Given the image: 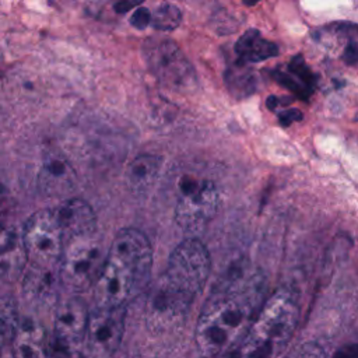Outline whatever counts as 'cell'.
Instances as JSON below:
<instances>
[{
	"instance_id": "15",
	"label": "cell",
	"mask_w": 358,
	"mask_h": 358,
	"mask_svg": "<svg viewBox=\"0 0 358 358\" xmlns=\"http://www.w3.org/2000/svg\"><path fill=\"white\" fill-rule=\"evenodd\" d=\"M76 183V173L71 165L62 157H48L39 171L38 185L48 196L67 194Z\"/></svg>"
},
{
	"instance_id": "11",
	"label": "cell",
	"mask_w": 358,
	"mask_h": 358,
	"mask_svg": "<svg viewBox=\"0 0 358 358\" xmlns=\"http://www.w3.org/2000/svg\"><path fill=\"white\" fill-rule=\"evenodd\" d=\"M126 309L122 308H96L90 313L87 326V345L103 352L113 354L120 345L124 333Z\"/></svg>"
},
{
	"instance_id": "14",
	"label": "cell",
	"mask_w": 358,
	"mask_h": 358,
	"mask_svg": "<svg viewBox=\"0 0 358 358\" xmlns=\"http://www.w3.org/2000/svg\"><path fill=\"white\" fill-rule=\"evenodd\" d=\"M27 253L21 234L11 228L0 231V278L13 282L22 275L27 264Z\"/></svg>"
},
{
	"instance_id": "16",
	"label": "cell",
	"mask_w": 358,
	"mask_h": 358,
	"mask_svg": "<svg viewBox=\"0 0 358 358\" xmlns=\"http://www.w3.org/2000/svg\"><path fill=\"white\" fill-rule=\"evenodd\" d=\"M55 270H42L31 267L24 277V296L36 306H52L57 299Z\"/></svg>"
},
{
	"instance_id": "29",
	"label": "cell",
	"mask_w": 358,
	"mask_h": 358,
	"mask_svg": "<svg viewBox=\"0 0 358 358\" xmlns=\"http://www.w3.org/2000/svg\"><path fill=\"white\" fill-rule=\"evenodd\" d=\"M333 358H358V345H348L340 350Z\"/></svg>"
},
{
	"instance_id": "8",
	"label": "cell",
	"mask_w": 358,
	"mask_h": 358,
	"mask_svg": "<svg viewBox=\"0 0 358 358\" xmlns=\"http://www.w3.org/2000/svg\"><path fill=\"white\" fill-rule=\"evenodd\" d=\"M193 299L161 275L147 301L145 322L148 329L164 331L178 326L186 317Z\"/></svg>"
},
{
	"instance_id": "4",
	"label": "cell",
	"mask_w": 358,
	"mask_h": 358,
	"mask_svg": "<svg viewBox=\"0 0 358 358\" xmlns=\"http://www.w3.org/2000/svg\"><path fill=\"white\" fill-rule=\"evenodd\" d=\"M22 245L31 267L55 270L64 250V241L56 217L50 210L32 214L21 232Z\"/></svg>"
},
{
	"instance_id": "9",
	"label": "cell",
	"mask_w": 358,
	"mask_h": 358,
	"mask_svg": "<svg viewBox=\"0 0 358 358\" xmlns=\"http://www.w3.org/2000/svg\"><path fill=\"white\" fill-rule=\"evenodd\" d=\"M106 259L127 268L145 285L152 264V252L147 236L134 228L120 229L109 248Z\"/></svg>"
},
{
	"instance_id": "23",
	"label": "cell",
	"mask_w": 358,
	"mask_h": 358,
	"mask_svg": "<svg viewBox=\"0 0 358 358\" xmlns=\"http://www.w3.org/2000/svg\"><path fill=\"white\" fill-rule=\"evenodd\" d=\"M182 20L180 10L169 3H164L151 13V25L158 31H172L175 29Z\"/></svg>"
},
{
	"instance_id": "13",
	"label": "cell",
	"mask_w": 358,
	"mask_h": 358,
	"mask_svg": "<svg viewBox=\"0 0 358 358\" xmlns=\"http://www.w3.org/2000/svg\"><path fill=\"white\" fill-rule=\"evenodd\" d=\"M88 308L80 298H70L57 305L55 312V334L64 344H73L83 340L88 326Z\"/></svg>"
},
{
	"instance_id": "28",
	"label": "cell",
	"mask_w": 358,
	"mask_h": 358,
	"mask_svg": "<svg viewBox=\"0 0 358 358\" xmlns=\"http://www.w3.org/2000/svg\"><path fill=\"white\" fill-rule=\"evenodd\" d=\"M280 122L284 123V124H289L291 122H295V120H299L302 117L301 112L298 109H288V110H282L280 113Z\"/></svg>"
},
{
	"instance_id": "2",
	"label": "cell",
	"mask_w": 358,
	"mask_h": 358,
	"mask_svg": "<svg viewBox=\"0 0 358 358\" xmlns=\"http://www.w3.org/2000/svg\"><path fill=\"white\" fill-rule=\"evenodd\" d=\"M298 316L299 308L294 292L278 289L262 305L229 358H277L291 340Z\"/></svg>"
},
{
	"instance_id": "10",
	"label": "cell",
	"mask_w": 358,
	"mask_h": 358,
	"mask_svg": "<svg viewBox=\"0 0 358 358\" xmlns=\"http://www.w3.org/2000/svg\"><path fill=\"white\" fill-rule=\"evenodd\" d=\"M144 285L127 268L106 259L105 266L94 284L96 308H122L138 294Z\"/></svg>"
},
{
	"instance_id": "3",
	"label": "cell",
	"mask_w": 358,
	"mask_h": 358,
	"mask_svg": "<svg viewBox=\"0 0 358 358\" xmlns=\"http://www.w3.org/2000/svg\"><path fill=\"white\" fill-rule=\"evenodd\" d=\"M218 200V189L211 180L182 178L175 207L176 224L190 238H196L214 218Z\"/></svg>"
},
{
	"instance_id": "6",
	"label": "cell",
	"mask_w": 358,
	"mask_h": 358,
	"mask_svg": "<svg viewBox=\"0 0 358 358\" xmlns=\"http://www.w3.org/2000/svg\"><path fill=\"white\" fill-rule=\"evenodd\" d=\"M60 263L59 278L73 291H85L98 280L106 256L94 236L80 238L66 243Z\"/></svg>"
},
{
	"instance_id": "5",
	"label": "cell",
	"mask_w": 358,
	"mask_h": 358,
	"mask_svg": "<svg viewBox=\"0 0 358 358\" xmlns=\"http://www.w3.org/2000/svg\"><path fill=\"white\" fill-rule=\"evenodd\" d=\"M210 267V256L203 242L189 236L173 249L162 275L172 285L194 298L203 289Z\"/></svg>"
},
{
	"instance_id": "24",
	"label": "cell",
	"mask_w": 358,
	"mask_h": 358,
	"mask_svg": "<svg viewBox=\"0 0 358 358\" xmlns=\"http://www.w3.org/2000/svg\"><path fill=\"white\" fill-rule=\"evenodd\" d=\"M130 22L137 29H144L145 27H148L151 24V13L147 8L140 7V8L134 10V13L131 14Z\"/></svg>"
},
{
	"instance_id": "12",
	"label": "cell",
	"mask_w": 358,
	"mask_h": 358,
	"mask_svg": "<svg viewBox=\"0 0 358 358\" xmlns=\"http://www.w3.org/2000/svg\"><path fill=\"white\" fill-rule=\"evenodd\" d=\"M60 228L64 245L80 239L94 236L96 217L91 206L80 199H69L53 211Z\"/></svg>"
},
{
	"instance_id": "30",
	"label": "cell",
	"mask_w": 358,
	"mask_h": 358,
	"mask_svg": "<svg viewBox=\"0 0 358 358\" xmlns=\"http://www.w3.org/2000/svg\"><path fill=\"white\" fill-rule=\"evenodd\" d=\"M134 6H136L134 3H119V4L116 6V8H117V11L124 13V11H127V8H131V7H134Z\"/></svg>"
},
{
	"instance_id": "17",
	"label": "cell",
	"mask_w": 358,
	"mask_h": 358,
	"mask_svg": "<svg viewBox=\"0 0 358 358\" xmlns=\"http://www.w3.org/2000/svg\"><path fill=\"white\" fill-rule=\"evenodd\" d=\"M161 168V158L150 154L136 157L127 166L124 179L127 187L136 193L143 194L151 189Z\"/></svg>"
},
{
	"instance_id": "27",
	"label": "cell",
	"mask_w": 358,
	"mask_h": 358,
	"mask_svg": "<svg viewBox=\"0 0 358 358\" xmlns=\"http://www.w3.org/2000/svg\"><path fill=\"white\" fill-rule=\"evenodd\" d=\"M0 358H15L13 341L0 337Z\"/></svg>"
},
{
	"instance_id": "7",
	"label": "cell",
	"mask_w": 358,
	"mask_h": 358,
	"mask_svg": "<svg viewBox=\"0 0 358 358\" xmlns=\"http://www.w3.org/2000/svg\"><path fill=\"white\" fill-rule=\"evenodd\" d=\"M145 59L155 77L173 91L194 87L196 73L187 57L171 39H155L145 43Z\"/></svg>"
},
{
	"instance_id": "1",
	"label": "cell",
	"mask_w": 358,
	"mask_h": 358,
	"mask_svg": "<svg viewBox=\"0 0 358 358\" xmlns=\"http://www.w3.org/2000/svg\"><path fill=\"white\" fill-rule=\"evenodd\" d=\"M263 278L255 273L228 274L213 289L197 324L196 344L204 357L236 348L250 329L263 302Z\"/></svg>"
},
{
	"instance_id": "21",
	"label": "cell",
	"mask_w": 358,
	"mask_h": 358,
	"mask_svg": "<svg viewBox=\"0 0 358 358\" xmlns=\"http://www.w3.org/2000/svg\"><path fill=\"white\" fill-rule=\"evenodd\" d=\"M227 84L229 91L241 98L249 95L255 90V76L250 70L245 69L243 64L235 66L227 73Z\"/></svg>"
},
{
	"instance_id": "18",
	"label": "cell",
	"mask_w": 358,
	"mask_h": 358,
	"mask_svg": "<svg viewBox=\"0 0 358 358\" xmlns=\"http://www.w3.org/2000/svg\"><path fill=\"white\" fill-rule=\"evenodd\" d=\"M45 333L32 320H22L18 324L15 337L13 340L15 358H46L43 345Z\"/></svg>"
},
{
	"instance_id": "25",
	"label": "cell",
	"mask_w": 358,
	"mask_h": 358,
	"mask_svg": "<svg viewBox=\"0 0 358 358\" xmlns=\"http://www.w3.org/2000/svg\"><path fill=\"white\" fill-rule=\"evenodd\" d=\"M49 350H46V358H71V354H69L67 344H64L60 340H55Z\"/></svg>"
},
{
	"instance_id": "20",
	"label": "cell",
	"mask_w": 358,
	"mask_h": 358,
	"mask_svg": "<svg viewBox=\"0 0 358 358\" xmlns=\"http://www.w3.org/2000/svg\"><path fill=\"white\" fill-rule=\"evenodd\" d=\"M277 80L289 88L291 91H295L299 96L306 98L309 92L313 88L315 77L312 76L310 70L306 67L305 62L301 56H296L291 60L288 64V71H277Z\"/></svg>"
},
{
	"instance_id": "26",
	"label": "cell",
	"mask_w": 358,
	"mask_h": 358,
	"mask_svg": "<svg viewBox=\"0 0 358 358\" xmlns=\"http://www.w3.org/2000/svg\"><path fill=\"white\" fill-rule=\"evenodd\" d=\"M71 358H110V355H106L103 352H99L91 347H88L87 344L74 350L71 352Z\"/></svg>"
},
{
	"instance_id": "22",
	"label": "cell",
	"mask_w": 358,
	"mask_h": 358,
	"mask_svg": "<svg viewBox=\"0 0 358 358\" xmlns=\"http://www.w3.org/2000/svg\"><path fill=\"white\" fill-rule=\"evenodd\" d=\"M20 324L15 302L8 296H0V337L14 340Z\"/></svg>"
},
{
	"instance_id": "19",
	"label": "cell",
	"mask_w": 358,
	"mask_h": 358,
	"mask_svg": "<svg viewBox=\"0 0 358 358\" xmlns=\"http://www.w3.org/2000/svg\"><path fill=\"white\" fill-rule=\"evenodd\" d=\"M235 52L242 64L257 63L273 56H277L278 48L275 43L267 41L256 29L246 31L236 42Z\"/></svg>"
}]
</instances>
